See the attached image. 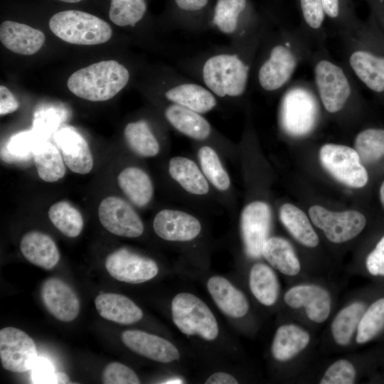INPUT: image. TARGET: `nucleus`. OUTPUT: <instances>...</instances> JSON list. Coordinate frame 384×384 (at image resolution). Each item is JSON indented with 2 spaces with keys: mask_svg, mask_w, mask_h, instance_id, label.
Returning <instances> with one entry per match:
<instances>
[{
  "mask_svg": "<svg viewBox=\"0 0 384 384\" xmlns=\"http://www.w3.org/2000/svg\"><path fill=\"white\" fill-rule=\"evenodd\" d=\"M271 211L263 201L247 205L241 214V232L247 255L252 258L262 256L263 246L269 238Z\"/></svg>",
  "mask_w": 384,
  "mask_h": 384,
  "instance_id": "f3484780",
  "label": "nucleus"
},
{
  "mask_svg": "<svg viewBox=\"0 0 384 384\" xmlns=\"http://www.w3.org/2000/svg\"><path fill=\"white\" fill-rule=\"evenodd\" d=\"M310 60L319 102L330 114L341 112L358 90L353 77L344 65L331 58L324 48L313 52Z\"/></svg>",
  "mask_w": 384,
  "mask_h": 384,
  "instance_id": "20e7f679",
  "label": "nucleus"
},
{
  "mask_svg": "<svg viewBox=\"0 0 384 384\" xmlns=\"http://www.w3.org/2000/svg\"><path fill=\"white\" fill-rule=\"evenodd\" d=\"M354 144L362 161L373 163L380 159L384 156V129L368 128L361 131Z\"/></svg>",
  "mask_w": 384,
  "mask_h": 384,
  "instance_id": "a19ab883",
  "label": "nucleus"
},
{
  "mask_svg": "<svg viewBox=\"0 0 384 384\" xmlns=\"http://www.w3.org/2000/svg\"><path fill=\"white\" fill-rule=\"evenodd\" d=\"M207 288L220 310L232 318H242L249 310V302L245 294L221 276L210 277Z\"/></svg>",
  "mask_w": 384,
  "mask_h": 384,
  "instance_id": "393cba45",
  "label": "nucleus"
},
{
  "mask_svg": "<svg viewBox=\"0 0 384 384\" xmlns=\"http://www.w3.org/2000/svg\"><path fill=\"white\" fill-rule=\"evenodd\" d=\"M38 358L33 340L24 331L14 327L0 331V359L7 370L23 373L31 370Z\"/></svg>",
  "mask_w": 384,
  "mask_h": 384,
  "instance_id": "ddd939ff",
  "label": "nucleus"
},
{
  "mask_svg": "<svg viewBox=\"0 0 384 384\" xmlns=\"http://www.w3.org/2000/svg\"><path fill=\"white\" fill-rule=\"evenodd\" d=\"M102 382L105 384H139L137 375L127 366L113 362L109 363L102 373Z\"/></svg>",
  "mask_w": 384,
  "mask_h": 384,
  "instance_id": "c03bdc74",
  "label": "nucleus"
},
{
  "mask_svg": "<svg viewBox=\"0 0 384 384\" xmlns=\"http://www.w3.org/2000/svg\"><path fill=\"white\" fill-rule=\"evenodd\" d=\"M45 35L40 30L12 21H5L0 26V40L11 51L30 55L37 53L45 42Z\"/></svg>",
  "mask_w": 384,
  "mask_h": 384,
  "instance_id": "4be33fe9",
  "label": "nucleus"
},
{
  "mask_svg": "<svg viewBox=\"0 0 384 384\" xmlns=\"http://www.w3.org/2000/svg\"><path fill=\"white\" fill-rule=\"evenodd\" d=\"M319 100L314 87L306 82L289 85L281 99L279 119L287 134L301 137L309 134L319 119Z\"/></svg>",
  "mask_w": 384,
  "mask_h": 384,
  "instance_id": "423d86ee",
  "label": "nucleus"
},
{
  "mask_svg": "<svg viewBox=\"0 0 384 384\" xmlns=\"http://www.w3.org/2000/svg\"><path fill=\"white\" fill-rule=\"evenodd\" d=\"M249 287L252 295L262 305L271 306L278 299L279 283L274 271L265 263L255 264L249 274Z\"/></svg>",
  "mask_w": 384,
  "mask_h": 384,
  "instance_id": "c756f323",
  "label": "nucleus"
},
{
  "mask_svg": "<svg viewBox=\"0 0 384 384\" xmlns=\"http://www.w3.org/2000/svg\"><path fill=\"white\" fill-rule=\"evenodd\" d=\"M178 13L174 18V28L190 32H202L209 28V18L205 11L209 0H174Z\"/></svg>",
  "mask_w": 384,
  "mask_h": 384,
  "instance_id": "72a5a7b5",
  "label": "nucleus"
},
{
  "mask_svg": "<svg viewBox=\"0 0 384 384\" xmlns=\"http://www.w3.org/2000/svg\"><path fill=\"white\" fill-rule=\"evenodd\" d=\"M121 338L132 351L159 363H171L180 358L178 350L172 343L156 335L127 330L122 334Z\"/></svg>",
  "mask_w": 384,
  "mask_h": 384,
  "instance_id": "aec40b11",
  "label": "nucleus"
},
{
  "mask_svg": "<svg viewBox=\"0 0 384 384\" xmlns=\"http://www.w3.org/2000/svg\"><path fill=\"white\" fill-rule=\"evenodd\" d=\"M284 302L292 309H302L308 319L314 324L325 322L332 308L329 292L314 284H299L291 287L284 293Z\"/></svg>",
  "mask_w": 384,
  "mask_h": 384,
  "instance_id": "2eb2a0df",
  "label": "nucleus"
},
{
  "mask_svg": "<svg viewBox=\"0 0 384 384\" xmlns=\"http://www.w3.org/2000/svg\"><path fill=\"white\" fill-rule=\"evenodd\" d=\"M38 176L44 181L55 182L65 174V161L58 149L48 142H41L33 153Z\"/></svg>",
  "mask_w": 384,
  "mask_h": 384,
  "instance_id": "f704fd0d",
  "label": "nucleus"
},
{
  "mask_svg": "<svg viewBox=\"0 0 384 384\" xmlns=\"http://www.w3.org/2000/svg\"><path fill=\"white\" fill-rule=\"evenodd\" d=\"M309 333L297 324L281 325L275 331L271 344V354L278 362H287L294 358L309 346Z\"/></svg>",
  "mask_w": 384,
  "mask_h": 384,
  "instance_id": "5701e85b",
  "label": "nucleus"
},
{
  "mask_svg": "<svg viewBox=\"0 0 384 384\" xmlns=\"http://www.w3.org/2000/svg\"><path fill=\"white\" fill-rule=\"evenodd\" d=\"M119 186L137 206L143 207L151 199L153 185L149 176L141 169L130 166L117 176Z\"/></svg>",
  "mask_w": 384,
  "mask_h": 384,
  "instance_id": "7c9ffc66",
  "label": "nucleus"
},
{
  "mask_svg": "<svg viewBox=\"0 0 384 384\" xmlns=\"http://www.w3.org/2000/svg\"><path fill=\"white\" fill-rule=\"evenodd\" d=\"M50 31L63 41L76 45H98L112 35L109 23L92 14L67 10L54 14L49 21Z\"/></svg>",
  "mask_w": 384,
  "mask_h": 384,
  "instance_id": "0eeeda50",
  "label": "nucleus"
},
{
  "mask_svg": "<svg viewBox=\"0 0 384 384\" xmlns=\"http://www.w3.org/2000/svg\"><path fill=\"white\" fill-rule=\"evenodd\" d=\"M153 228L159 237L169 241H189L201 230V225L194 216L169 209L162 210L155 215Z\"/></svg>",
  "mask_w": 384,
  "mask_h": 384,
  "instance_id": "412c9836",
  "label": "nucleus"
},
{
  "mask_svg": "<svg viewBox=\"0 0 384 384\" xmlns=\"http://www.w3.org/2000/svg\"><path fill=\"white\" fill-rule=\"evenodd\" d=\"M309 42L302 31L268 29L252 70L255 87L267 94L285 90L299 64L311 59Z\"/></svg>",
  "mask_w": 384,
  "mask_h": 384,
  "instance_id": "f03ea898",
  "label": "nucleus"
},
{
  "mask_svg": "<svg viewBox=\"0 0 384 384\" xmlns=\"http://www.w3.org/2000/svg\"><path fill=\"white\" fill-rule=\"evenodd\" d=\"M325 16L338 20L341 15L340 0H321Z\"/></svg>",
  "mask_w": 384,
  "mask_h": 384,
  "instance_id": "09e8293b",
  "label": "nucleus"
},
{
  "mask_svg": "<svg viewBox=\"0 0 384 384\" xmlns=\"http://www.w3.org/2000/svg\"><path fill=\"white\" fill-rule=\"evenodd\" d=\"M98 217L102 226L116 235L137 238L144 232L143 223L123 199L117 196L105 198L98 208Z\"/></svg>",
  "mask_w": 384,
  "mask_h": 384,
  "instance_id": "dca6fc26",
  "label": "nucleus"
},
{
  "mask_svg": "<svg viewBox=\"0 0 384 384\" xmlns=\"http://www.w3.org/2000/svg\"><path fill=\"white\" fill-rule=\"evenodd\" d=\"M206 384H236L238 383L237 379L232 375L224 373L217 372L212 374L206 380Z\"/></svg>",
  "mask_w": 384,
  "mask_h": 384,
  "instance_id": "8fccbe9b",
  "label": "nucleus"
},
{
  "mask_svg": "<svg viewBox=\"0 0 384 384\" xmlns=\"http://www.w3.org/2000/svg\"><path fill=\"white\" fill-rule=\"evenodd\" d=\"M41 297L48 312L60 321H72L79 314L80 305L77 294L58 278H49L43 282Z\"/></svg>",
  "mask_w": 384,
  "mask_h": 384,
  "instance_id": "a211bd4d",
  "label": "nucleus"
},
{
  "mask_svg": "<svg viewBox=\"0 0 384 384\" xmlns=\"http://www.w3.org/2000/svg\"><path fill=\"white\" fill-rule=\"evenodd\" d=\"M380 200L384 208V181L382 183L380 188Z\"/></svg>",
  "mask_w": 384,
  "mask_h": 384,
  "instance_id": "603ef678",
  "label": "nucleus"
},
{
  "mask_svg": "<svg viewBox=\"0 0 384 384\" xmlns=\"http://www.w3.org/2000/svg\"><path fill=\"white\" fill-rule=\"evenodd\" d=\"M130 73L114 60H102L73 73L67 81L75 95L90 101L108 100L128 84Z\"/></svg>",
  "mask_w": 384,
  "mask_h": 384,
  "instance_id": "39448f33",
  "label": "nucleus"
},
{
  "mask_svg": "<svg viewBox=\"0 0 384 384\" xmlns=\"http://www.w3.org/2000/svg\"><path fill=\"white\" fill-rule=\"evenodd\" d=\"M124 137L130 149L142 156H154L159 151V144L149 123L144 119L128 123Z\"/></svg>",
  "mask_w": 384,
  "mask_h": 384,
  "instance_id": "c9c22d12",
  "label": "nucleus"
},
{
  "mask_svg": "<svg viewBox=\"0 0 384 384\" xmlns=\"http://www.w3.org/2000/svg\"><path fill=\"white\" fill-rule=\"evenodd\" d=\"M306 30L303 33L309 40H314L319 48H324L326 38L323 25L325 19L321 0H299Z\"/></svg>",
  "mask_w": 384,
  "mask_h": 384,
  "instance_id": "58836bf2",
  "label": "nucleus"
},
{
  "mask_svg": "<svg viewBox=\"0 0 384 384\" xmlns=\"http://www.w3.org/2000/svg\"><path fill=\"white\" fill-rule=\"evenodd\" d=\"M267 31L260 24L240 40L180 60L177 68L218 99H240L248 90L255 60Z\"/></svg>",
  "mask_w": 384,
  "mask_h": 384,
  "instance_id": "f257e3e1",
  "label": "nucleus"
},
{
  "mask_svg": "<svg viewBox=\"0 0 384 384\" xmlns=\"http://www.w3.org/2000/svg\"><path fill=\"white\" fill-rule=\"evenodd\" d=\"M18 102L12 92L5 86H0V114L5 115L15 112Z\"/></svg>",
  "mask_w": 384,
  "mask_h": 384,
  "instance_id": "de8ad7c7",
  "label": "nucleus"
},
{
  "mask_svg": "<svg viewBox=\"0 0 384 384\" xmlns=\"http://www.w3.org/2000/svg\"><path fill=\"white\" fill-rule=\"evenodd\" d=\"M20 249L28 262L46 270L53 269L60 260L55 242L48 235L38 231L25 234L21 240Z\"/></svg>",
  "mask_w": 384,
  "mask_h": 384,
  "instance_id": "bb28decb",
  "label": "nucleus"
},
{
  "mask_svg": "<svg viewBox=\"0 0 384 384\" xmlns=\"http://www.w3.org/2000/svg\"><path fill=\"white\" fill-rule=\"evenodd\" d=\"M309 215L312 223L333 243L353 239L366 225L365 215L356 210L333 212L320 206H313L309 210Z\"/></svg>",
  "mask_w": 384,
  "mask_h": 384,
  "instance_id": "9b49d317",
  "label": "nucleus"
},
{
  "mask_svg": "<svg viewBox=\"0 0 384 384\" xmlns=\"http://www.w3.org/2000/svg\"><path fill=\"white\" fill-rule=\"evenodd\" d=\"M383 35V37H384V33Z\"/></svg>",
  "mask_w": 384,
  "mask_h": 384,
  "instance_id": "5fc2aeb1",
  "label": "nucleus"
},
{
  "mask_svg": "<svg viewBox=\"0 0 384 384\" xmlns=\"http://www.w3.org/2000/svg\"><path fill=\"white\" fill-rule=\"evenodd\" d=\"M357 378V371L353 363L346 358L333 362L326 369L319 380L320 384H352Z\"/></svg>",
  "mask_w": 384,
  "mask_h": 384,
  "instance_id": "37998d69",
  "label": "nucleus"
},
{
  "mask_svg": "<svg viewBox=\"0 0 384 384\" xmlns=\"http://www.w3.org/2000/svg\"><path fill=\"white\" fill-rule=\"evenodd\" d=\"M54 140L60 149L65 165L74 173L86 174L93 167V158L84 137L73 127L58 130Z\"/></svg>",
  "mask_w": 384,
  "mask_h": 384,
  "instance_id": "6ab92c4d",
  "label": "nucleus"
},
{
  "mask_svg": "<svg viewBox=\"0 0 384 384\" xmlns=\"http://www.w3.org/2000/svg\"><path fill=\"white\" fill-rule=\"evenodd\" d=\"M368 272L376 277H384V236L376 244L366 259Z\"/></svg>",
  "mask_w": 384,
  "mask_h": 384,
  "instance_id": "a18cd8bd",
  "label": "nucleus"
},
{
  "mask_svg": "<svg viewBox=\"0 0 384 384\" xmlns=\"http://www.w3.org/2000/svg\"><path fill=\"white\" fill-rule=\"evenodd\" d=\"M164 116L172 127L190 138L203 141L211 135L209 122L202 114L187 107L166 102Z\"/></svg>",
  "mask_w": 384,
  "mask_h": 384,
  "instance_id": "b1692460",
  "label": "nucleus"
},
{
  "mask_svg": "<svg viewBox=\"0 0 384 384\" xmlns=\"http://www.w3.org/2000/svg\"><path fill=\"white\" fill-rule=\"evenodd\" d=\"M341 36L346 68L368 90L384 94V50L378 35L359 27Z\"/></svg>",
  "mask_w": 384,
  "mask_h": 384,
  "instance_id": "7ed1b4c3",
  "label": "nucleus"
},
{
  "mask_svg": "<svg viewBox=\"0 0 384 384\" xmlns=\"http://www.w3.org/2000/svg\"><path fill=\"white\" fill-rule=\"evenodd\" d=\"M262 256L272 267L284 275L294 277L302 270L293 246L283 238H269L263 246Z\"/></svg>",
  "mask_w": 384,
  "mask_h": 384,
  "instance_id": "cd10ccee",
  "label": "nucleus"
},
{
  "mask_svg": "<svg viewBox=\"0 0 384 384\" xmlns=\"http://www.w3.org/2000/svg\"><path fill=\"white\" fill-rule=\"evenodd\" d=\"M55 368L53 363L43 357H38L31 369L33 383H53Z\"/></svg>",
  "mask_w": 384,
  "mask_h": 384,
  "instance_id": "49530a36",
  "label": "nucleus"
},
{
  "mask_svg": "<svg viewBox=\"0 0 384 384\" xmlns=\"http://www.w3.org/2000/svg\"><path fill=\"white\" fill-rule=\"evenodd\" d=\"M323 167L338 181L355 188L365 186L368 172L355 150L348 146L326 144L319 150Z\"/></svg>",
  "mask_w": 384,
  "mask_h": 384,
  "instance_id": "9d476101",
  "label": "nucleus"
},
{
  "mask_svg": "<svg viewBox=\"0 0 384 384\" xmlns=\"http://www.w3.org/2000/svg\"><path fill=\"white\" fill-rule=\"evenodd\" d=\"M384 329V297L374 301L368 307L361 319L355 341L363 345L372 341Z\"/></svg>",
  "mask_w": 384,
  "mask_h": 384,
  "instance_id": "4c0bfd02",
  "label": "nucleus"
},
{
  "mask_svg": "<svg viewBox=\"0 0 384 384\" xmlns=\"http://www.w3.org/2000/svg\"><path fill=\"white\" fill-rule=\"evenodd\" d=\"M95 307L104 319L124 325L138 322L142 309L128 297L114 293L100 294L95 299Z\"/></svg>",
  "mask_w": 384,
  "mask_h": 384,
  "instance_id": "a878e982",
  "label": "nucleus"
},
{
  "mask_svg": "<svg viewBox=\"0 0 384 384\" xmlns=\"http://www.w3.org/2000/svg\"><path fill=\"white\" fill-rule=\"evenodd\" d=\"M105 268L117 280L129 284H139L156 277L157 264L151 259L121 248L110 254L105 260Z\"/></svg>",
  "mask_w": 384,
  "mask_h": 384,
  "instance_id": "4468645a",
  "label": "nucleus"
},
{
  "mask_svg": "<svg viewBox=\"0 0 384 384\" xmlns=\"http://www.w3.org/2000/svg\"><path fill=\"white\" fill-rule=\"evenodd\" d=\"M146 12V0H111L109 17L117 26L134 28Z\"/></svg>",
  "mask_w": 384,
  "mask_h": 384,
  "instance_id": "ea45409f",
  "label": "nucleus"
},
{
  "mask_svg": "<svg viewBox=\"0 0 384 384\" xmlns=\"http://www.w3.org/2000/svg\"><path fill=\"white\" fill-rule=\"evenodd\" d=\"M247 0H217L212 11L209 28L240 40L251 33L260 23L247 16Z\"/></svg>",
  "mask_w": 384,
  "mask_h": 384,
  "instance_id": "f8f14e48",
  "label": "nucleus"
},
{
  "mask_svg": "<svg viewBox=\"0 0 384 384\" xmlns=\"http://www.w3.org/2000/svg\"><path fill=\"white\" fill-rule=\"evenodd\" d=\"M198 157L203 172L208 181L218 190L226 191L230 185L228 173L223 167L216 152L210 146H202Z\"/></svg>",
  "mask_w": 384,
  "mask_h": 384,
  "instance_id": "79ce46f5",
  "label": "nucleus"
},
{
  "mask_svg": "<svg viewBox=\"0 0 384 384\" xmlns=\"http://www.w3.org/2000/svg\"><path fill=\"white\" fill-rule=\"evenodd\" d=\"M53 383H70V380L65 373L56 372L55 373Z\"/></svg>",
  "mask_w": 384,
  "mask_h": 384,
  "instance_id": "3c124183",
  "label": "nucleus"
},
{
  "mask_svg": "<svg viewBox=\"0 0 384 384\" xmlns=\"http://www.w3.org/2000/svg\"><path fill=\"white\" fill-rule=\"evenodd\" d=\"M171 314L174 324L183 334L197 335L206 341H213L218 335V325L213 312L193 294H176L171 302Z\"/></svg>",
  "mask_w": 384,
  "mask_h": 384,
  "instance_id": "1a4fd4ad",
  "label": "nucleus"
},
{
  "mask_svg": "<svg viewBox=\"0 0 384 384\" xmlns=\"http://www.w3.org/2000/svg\"><path fill=\"white\" fill-rule=\"evenodd\" d=\"M160 95L167 102L176 104L201 114L218 105V98L203 85L180 74L175 69L164 70L159 82Z\"/></svg>",
  "mask_w": 384,
  "mask_h": 384,
  "instance_id": "6e6552de",
  "label": "nucleus"
},
{
  "mask_svg": "<svg viewBox=\"0 0 384 384\" xmlns=\"http://www.w3.org/2000/svg\"><path fill=\"white\" fill-rule=\"evenodd\" d=\"M280 220L292 235L300 244L315 247L319 239L306 215L297 206L285 203L279 210Z\"/></svg>",
  "mask_w": 384,
  "mask_h": 384,
  "instance_id": "2f4dec72",
  "label": "nucleus"
},
{
  "mask_svg": "<svg viewBox=\"0 0 384 384\" xmlns=\"http://www.w3.org/2000/svg\"><path fill=\"white\" fill-rule=\"evenodd\" d=\"M171 176L186 191L196 195H204L209 191L208 181L192 160L182 156L173 157L169 161Z\"/></svg>",
  "mask_w": 384,
  "mask_h": 384,
  "instance_id": "473e14b6",
  "label": "nucleus"
},
{
  "mask_svg": "<svg viewBox=\"0 0 384 384\" xmlns=\"http://www.w3.org/2000/svg\"><path fill=\"white\" fill-rule=\"evenodd\" d=\"M59 1H63V2H67V3H77V2H79L82 0H59Z\"/></svg>",
  "mask_w": 384,
  "mask_h": 384,
  "instance_id": "864d4df0",
  "label": "nucleus"
},
{
  "mask_svg": "<svg viewBox=\"0 0 384 384\" xmlns=\"http://www.w3.org/2000/svg\"><path fill=\"white\" fill-rule=\"evenodd\" d=\"M48 217L54 226L69 238L78 236L83 228L80 211L67 201H59L50 206Z\"/></svg>",
  "mask_w": 384,
  "mask_h": 384,
  "instance_id": "e433bc0d",
  "label": "nucleus"
},
{
  "mask_svg": "<svg viewBox=\"0 0 384 384\" xmlns=\"http://www.w3.org/2000/svg\"><path fill=\"white\" fill-rule=\"evenodd\" d=\"M366 308L363 302L354 301L336 313L331 323L330 331L333 340L338 346H347L351 343Z\"/></svg>",
  "mask_w": 384,
  "mask_h": 384,
  "instance_id": "c85d7f7f",
  "label": "nucleus"
}]
</instances>
